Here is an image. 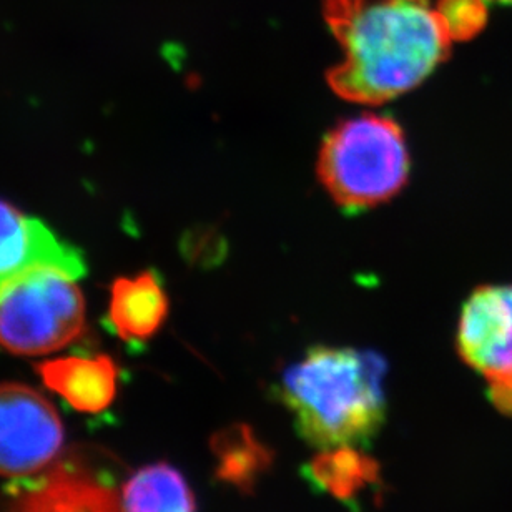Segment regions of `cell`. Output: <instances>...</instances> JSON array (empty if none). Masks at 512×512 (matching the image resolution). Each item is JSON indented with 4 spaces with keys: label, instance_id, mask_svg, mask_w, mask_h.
<instances>
[{
    "label": "cell",
    "instance_id": "cell-1",
    "mask_svg": "<svg viewBox=\"0 0 512 512\" xmlns=\"http://www.w3.org/2000/svg\"><path fill=\"white\" fill-rule=\"evenodd\" d=\"M326 19L345 50L328 84L356 104H384L418 87L453 42L423 0H326Z\"/></svg>",
    "mask_w": 512,
    "mask_h": 512
},
{
    "label": "cell",
    "instance_id": "cell-2",
    "mask_svg": "<svg viewBox=\"0 0 512 512\" xmlns=\"http://www.w3.org/2000/svg\"><path fill=\"white\" fill-rule=\"evenodd\" d=\"M386 373L376 351L318 346L285 371L280 398L306 443L360 446L375 438L386 418Z\"/></svg>",
    "mask_w": 512,
    "mask_h": 512
},
{
    "label": "cell",
    "instance_id": "cell-3",
    "mask_svg": "<svg viewBox=\"0 0 512 512\" xmlns=\"http://www.w3.org/2000/svg\"><path fill=\"white\" fill-rule=\"evenodd\" d=\"M409 155L394 120L366 114L336 125L321 145L318 175L341 207L365 210L386 202L408 180Z\"/></svg>",
    "mask_w": 512,
    "mask_h": 512
},
{
    "label": "cell",
    "instance_id": "cell-4",
    "mask_svg": "<svg viewBox=\"0 0 512 512\" xmlns=\"http://www.w3.org/2000/svg\"><path fill=\"white\" fill-rule=\"evenodd\" d=\"M77 276L55 266L25 273L0 293V346L24 356L49 355L82 336L85 301Z\"/></svg>",
    "mask_w": 512,
    "mask_h": 512
},
{
    "label": "cell",
    "instance_id": "cell-5",
    "mask_svg": "<svg viewBox=\"0 0 512 512\" xmlns=\"http://www.w3.org/2000/svg\"><path fill=\"white\" fill-rule=\"evenodd\" d=\"M458 351L488 383L499 413L512 416V285L483 286L459 318Z\"/></svg>",
    "mask_w": 512,
    "mask_h": 512
},
{
    "label": "cell",
    "instance_id": "cell-6",
    "mask_svg": "<svg viewBox=\"0 0 512 512\" xmlns=\"http://www.w3.org/2000/svg\"><path fill=\"white\" fill-rule=\"evenodd\" d=\"M64 426L47 399L22 383L0 384V476L22 478L52 463Z\"/></svg>",
    "mask_w": 512,
    "mask_h": 512
},
{
    "label": "cell",
    "instance_id": "cell-7",
    "mask_svg": "<svg viewBox=\"0 0 512 512\" xmlns=\"http://www.w3.org/2000/svg\"><path fill=\"white\" fill-rule=\"evenodd\" d=\"M40 266H55L77 278L85 275L82 253L60 242L37 218L0 202V293L12 281Z\"/></svg>",
    "mask_w": 512,
    "mask_h": 512
},
{
    "label": "cell",
    "instance_id": "cell-8",
    "mask_svg": "<svg viewBox=\"0 0 512 512\" xmlns=\"http://www.w3.org/2000/svg\"><path fill=\"white\" fill-rule=\"evenodd\" d=\"M35 371L80 413H102L114 403L119 368L110 356H64L37 363Z\"/></svg>",
    "mask_w": 512,
    "mask_h": 512
},
{
    "label": "cell",
    "instance_id": "cell-9",
    "mask_svg": "<svg viewBox=\"0 0 512 512\" xmlns=\"http://www.w3.org/2000/svg\"><path fill=\"white\" fill-rule=\"evenodd\" d=\"M168 298L155 271L120 276L110 288L107 321L120 340L152 338L167 318Z\"/></svg>",
    "mask_w": 512,
    "mask_h": 512
},
{
    "label": "cell",
    "instance_id": "cell-10",
    "mask_svg": "<svg viewBox=\"0 0 512 512\" xmlns=\"http://www.w3.org/2000/svg\"><path fill=\"white\" fill-rule=\"evenodd\" d=\"M12 512H122L112 489L77 469L59 468L22 494Z\"/></svg>",
    "mask_w": 512,
    "mask_h": 512
},
{
    "label": "cell",
    "instance_id": "cell-11",
    "mask_svg": "<svg viewBox=\"0 0 512 512\" xmlns=\"http://www.w3.org/2000/svg\"><path fill=\"white\" fill-rule=\"evenodd\" d=\"M305 478L313 488L340 503L355 506L381 484L380 464L355 446L325 449L305 466Z\"/></svg>",
    "mask_w": 512,
    "mask_h": 512
},
{
    "label": "cell",
    "instance_id": "cell-12",
    "mask_svg": "<svg viewBox=\"0 0 512 512\" xmlns=\"http://www.w3.org/2000/svg\"><path fill=\"white\" fill-rule=\"evenodd\" d=\"M215 458V473L223 483L240 493H253L261 476L271 468L273 453L261 443L247 424H233L218 431L210 443Z\"/></svg>",
    "mask_w": 512,
    "mask_h": 512
},
{
    "label": "cell",
    "instance_id": "cell-13",
    "mask_svg": "<svg viewBox=\"0 0 512 512\" xmlns=\"http://www.w3.org/2000/svg\"><path fill=\"white\" fill-rule=\"evenodd\" d=\"M122 512H195L192 489L178 469L150 464L128 479L120 496Z\"/></svg>",
    "mask_w": 512,
    "mask_h": 512
},
{
    "label": "cell",
    "instance_id": "cell-14",
    "mask_svg": "<svg viewBox=\"0 0 512 512\" xmlns=\"http://www.w3.org/2000/svg\"><path fill=\"white\" fill-rule=\"evenodd\" d=\"M438 14L453 40H468L486 22L484 0H439Z\"/></svg>",
    "mask_w": 512,
    "mask_h": 512
},
{
    "label": "cell",
    "instance_id": "cell-15",
    "mask_svg": "<svg viewBox=\"0 0 512 512\" xmlns=\"http://www.w3.org/2000/svg\"><path fill=\"white\" fill-rule=\"evenodd\" d=\"M499 2H504V4H512V0H499Z\"/></svg>",
    "mask_w": 512,
    "mask_h": 512
}]
</instances>
